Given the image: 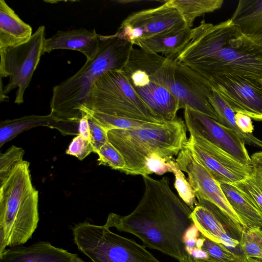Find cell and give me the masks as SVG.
Instances as JSON below:
<instances>
[{
	"mask_svg": "<svg viewBox=\"0 0 262 262\" xmlns=\"http://www.w3.org/2000/svg\"><path fill=\"white\" fill-rule=\"evenodd\" d=\"M142 177L145 189L136 208L125 216L110 213L105 225L132 233L144 247L186 262L190 255L184 237L194 224L191 209L172 191L167 177L160 180L149 175Z\"/></svg>",
	"mask_w": 262,
	"mask_h": 262,
	"instance_id": "obj_1",
	"label": "cell"
},
{
	"mask_svg": "<svg viewBox=\"0 0 262 262\" xmlns=\"http://www.w3.org/2000/svg\"><path fill=\"white\" fill-rule=\"evenodd\" d=\"M174 58L208 81L229 75L262 78V47L245 37L230 19L215 25L203 20Z\"/></svg>",
	"mask_w": 262,
	"mask_h": 262,
	"instance_id": "obj_2",
	"label": "cell"
},
{
	"mask_svg": "<svg viewBox=\"0 0 262 262\" xmlns=\"http://www.w3.org/2000/svg\"><path fill=\"white\" fill-rule=\"evenodd\" d=\"M133 46L115 34L101 35L95 58L53 88L50 113L57 120L60 132L67 135L78 133V123L83 116L80 110L86 103L94 84L106 72L122 70Z\"/></svg>",
	"mask_w": 262,
	"mask_h": 262,
	"instance_id": "obj_3",
	"label": "cell"
},
{
	"mask_svg": "<svg viewBox=\"0 0 262 262\" xmlns=\"http://www.w3.org/2000/svg\"><path fill=\"white\" fill-rule=\"evenodd\" d=\"M29 165L23 160L0 177V254L26 243L37 227L38 191Z\"/></svg>",
	"mask_w": 262,
	"mask_h": 262,
	"instance_id": "obj_4",
	"label": "cell"
},
{
	"mask_svg": "<svg viewBox=\"0 0 262 262\" xmlns=\"http://www.w3.org/2000/svg\"><path fill=\"white\" fill-rule=\"evenodd\" d=\"M125 67L145 72L175 97L179 109L189 107L218 121L208 100L212 91L209 81L176 59L133 47Z\"/></svg>",
	"mask_w": 262,
	"mask_h": 262,
	"instance_id": "obj_5",
	"label": "cell"
},
{
	"mask_svg": "<svg viewBox=\"0 0 262 262\" xmlns=\"http://www.w3.org/2000/svg\"><path fill=\"white\" fill-rule=\"evenodd\" d=\"M185 123L181 118L155 123L144 127L108 132V141L123 156L126 174L146 176L145 161L151 155L173 158L185 147L188 138Z\"/></svg>",
	"mask_w": 262,
	"mask_h": 262,
	"instance_id": "obj_6",
	"label": "cell"
},
{
	"mask_svg": "<svg viewBox=\"0 0 262 262\" xmlns=\"http://www.w3.org/2000/svg\"><path fill=\"white\" fill-rule=\"evenodd\" d=\"M83 108L118 117L165 122L142 100L122 70L110 71L100 77L80 111Z\"/></svg>",
	"mask_w": 262,
	"mask_h": 262,
	"instance_id": "obj_7",
	"label": "cell"
},
{
	"mask_svg": "<svg viewBox=\"0 0 262 262\" xmlns=\"http://www.w3.org/2000/svg\"><path fill=\"white\" fill-rule=\"evenodd\" d=\"M78 249L93 262H161L135 241L104 225L84 222L72 229Z\"/></svg>",
	"mask_w": 262,
	"mask_h": 262,
	"instance_id": "obj_8",
	"label": "cell"
},
{
	"mask_svg": "<svg viewBox=\"0 0 262 262\" xmlns=\"http://www.w3.org/2000/svg\"><path fill=\"white\" fill-rule=\"evenodd\" d=\"M45 26H39L27 42L0 49L1 102L17 89L14 102H24V96L43 55L46 39Z\"/></svg>",
	"mask_w": 262,
	"mask_h": 262,
	"instance_id": "obj_9",
	"label": "cell"
},
{
	"mask_svg": "<svg viewBox=\"0 0 262 262\" xmlns=\"http://www.w3.org/2000/svg\"><path fill=\"white\" fill-rule=\"evenodd\" d=\"M186 29L182 15L169 0L156 8L130 14L115 34L133 45L137 40L171 35Z\"/></svg>",
	"mask_w": 262,
	"mask_h": 262,
	"instance_id": "obj_10",
	"label": "cell"
},
{
	"mask_svg": "<svg viewBox=\"0 0 262 262\" xmlns=\"http://www.w3.org/2000/svg\"><path fill=\"white\" fill-rule=\"evenodd\" d=\"M219 183L234 184L251 176L253 165H246L202 137L190 133L185 146Z\"/></svg>",
	"mask_w": 262,
	"mask_h": 262,
	"instance_id": "obj_11",
	"label": "cell"
},
{
	"mask_svg": "<svg viewBox=\"0 0 262 262\" xmlns=\"http://www.w3.org/2000/svg\"><path fill=\"white\" fill-rule=\"evenodd\" d=\"M234 112L262 121V84L259 80L235 75L216 76L209 81Z\"/></svg>",
	"mask_w": 262,
	"mask_h": 262,
	"instance_id": "obj_12",
	"label": "cell"
},
{
	"mask_svg": "<svg viewBox=\"0 0 262 262\" xmlns=\"http://www.w3.org/2000/svg\"><path fill=\"white\" fill-rule=\"evenodd\" d=\"M185 123L194 133L224 150L246 165H253L244 141L216 120L189 107L184 109Z\"/></svg>",
	"mask_w": 262,
	"mask_h": 262,
	"instance_id": "obj_13",
	"label": "cell"
},
{
	"mask_svg": "<svg viewBox=\"0 0 262 262\" xmlns=\"http://www.w3.org/2000/svg\"><path fill=\"white\" fill-rule=\"evenodd\" d=\"M175 160L181 170L187 174V180L198 199L205 200L213 203L241 224L220 183L211 176L187 148L184 147Z\"/></svg>",
	"mask_w": 262,
	"mask_h": 262,
	"instance_id": "obj_14",
	"label": "cell"
},
{
	"mask_svg": "<svg viewBox=\"0 0 262 262\" xmlns=\"http://www.w3.org/2000/svg\"><path fill=\"white\" fill-rule=\"evenodd\" d=\"M125 74L140 98L160 118L167 122L177 117L178 102L166 89L150 80L142 70L132 69Z\"/></svg>",
	"mask_w": 262,
	"mask_h": 262,
	"instance_id": "obj_15",
	"label": "cell"
},
{
	"mask_svg": "<svg viewBox=\"0 0 262 262\" xmlns=\"http://www.w3.org/2000/svg\"><path fill=\"white\" fill-rule=\"evenodd\" d=\"M101 36L95 29L58 31L51 37L46 38L43 54L57 49L72 50L83 54L86 61L92 60L98 51Z\"/></svg>",
	"mask_w": 262,
	"mask_h": 262,
	"instance_id": "obj_16",
	"label": "cell"
},
{
	"mask_svg": "<svg viewBox=\"0 0 262 262\" xmlns=\"http://www.w3.org/2000/svg\"><path fill=\"white\" fill-rule=\"evenodd\" d=\"M0 262H84L76 254L39 242L29 246H17L0 254Z\"/></svg>",
	"mask_w": 262,
	"mask_h": 262,
	"instance_id": "obj_17",
	"label": "cell"
},
{
	"mask_svg": "<svg viewBox=\"0 0 262 262\" xmlns=\"http://www.w3.org/2000/svg\"><path fill=\"white\" fill-rule=\"evenodd\" d=\"M242 34L262 47V0H240L230 18Z\"/></svg>",
	"mask_w": 262,
	"mask_h": 262,
	"instance_id": "obj_18",
	"label": "cell"
},
{
	"mask_svg": "<svg viewBox=\"0 0 262 262\" xmlns=\"http://www.w3.org/2000/svg\"><path fill=\"white\" fill-rule=\"evenodd\" d=\"M32 28L25 23L4 0L0 1V49L27 42Z\"/></svg>",
	"mask_w": 262,
	"mask_h": 262,
	"instance_id": "obj_19",
	"label": "cell"
},
{
	"mask_svg": "<svg viewBox=\"0 0 262 262\" xmlns=\"http://www.w3.org/2000/svg\"><path fill=\"white\" fill-rule=\"evenodd\" d=\"M190 216L194 224L205 237L223 244L231 250L240 248L239 242L228 233L217 217L205 207L198 205L192 211Z\"/></svg>",
	"mask_w": 262,
	"mask_h": 262,
	"instance_id": "obj_20",
	"label": "cell"
},
{
	"mask_svg": "<svg viewBox=\"0 0 262 262\" xmlns=\"http://www.w3.org/2000/svg\"><path fill=\"white\" fill-rule=\"evenodd\" d=\"M192 33L193 29L187 28L171 35L137 40L133 45L149 53L176 58L189 43Z\"/></svg>",
	"mask_w": 262,
	"mask_h": 262,
	"instance_id": "obj_21",
	"label": "cell"
},
{
	"mask_svg": "<svg viewBox=\"0 0 262 262\" xmlns=\"http://www.w3.org/2000/svg\"><path fill=\"white\" fill-rule=\"evenodd\" d=\"M220 185L243 228L262 229V215L238 189L232 184L220 183Z\"/></svg>",
	"mask_w": 262,
	"mask_h": 262,
	"instance_id": "obj_22",
	"label": "cell"
},
{
	"mask_svg": "<svg viewBox=\"0 0 262 262\" xmlns=\"http://www.w3.org/2000/svg\"><path fill=\"white\" fill-rule=\"evenodd\" d=\"M57 121L51 113L43 116H25L3 121L0 124V147L24 131L39 126L53 128Z\"/></svg>",
	"mask_w": 262,
	"mask_h": 262,
	"instance_id": "obj_23",
	"label": "cell"
},
{
	"mask_svg": "<svg viewBox=\"0 0 262 262\" xmlns=\"http://www.w3.org/2000/svg\"><path fill=\"white\" fill-rule=\"evenodd\" d=\"M208 100L216 114L219 123L232 130L245 144L262 148V140L252 134L242 132L238 128L235 122V113L216 91L212 90Z\"/></svg>",
	"mask_w": 262,
	"mask_h": 262,
	"instance_id": "obj_24",
	"label": "cell"
},
{
	"mask_svg": "<svg viewBox=\"0 0 262 262\" xmlns=\"http://www.w3.org/2000/svg\"><path fill=\"white\" fill-rule=\"evenodd\" d=\"M169 1L181 14L188 29H191L197 17L220 9L224 3L223 0Z\"/></svg>",
	"mask_w": 262,
	"mask_h": 262,
	"instance_id": "obj_25",
	"label": "cell"
},
{
	"mask_svg": "<svg viewBox=\"0 0 262 262\" xmlns=\"http://www.w3.org/2000/svg\"><path fill=\"white\" fill-rule=\"evenodd\" d=\"M81 111L82 114H88L108 132L114 129H128L147 127L155 123L93 112L85 108Z\"/></svg>",
	"mask_w": 262,
	"mask_h": 262,
	"instance_id": "obj_26",
	"label": "cell"
},
{
	"mask_svg": "<svg viewBox=\"0 0 262 262\" xmlns=\"http://www.w3.org/2000/svg\"><path fill=\"white\" fill-rule=\"evenodd\" d=\"M233 185L262 215V173L254 169L251 176Z\"/></svg>",
	"mask_w": 262,
	"mask_h": 262,
	"instance_id": "obj_27",
	"label": "cell"
},
{
	"mask_svg": "<svg viewBox=\"0 0 262 262\" xmlns=\"http://www.w3.org/2000/svg\"><path fill=\"white\" fill-rule=\"evenodd\" d=\"M239 247L245 257L262 259V229L243 228Z\"/></svg>",
	"mask_w": 262,
	"mask_h": 262,
	"instance_id": "obj_28",
	"label": "cell"
},
{
	"mask_svg": "<svg viewBox=\"0 0 262 262\" xmlns=\"http://www.w3.org/2000/svg\"><path fill=\"white\" fill-rule=\"evenodd\" d=\"M169 163L171 172L174 175V186L178 195L192 211L198 205L195 192L184 173L180 168L176 160L174 158L170 159Z\"/></svg>",
	"mask_w": 262,
	"mask_h": 262,
	"instance_id": "obj_29",
	"label": "cell"
},
{
	"mask_svg": "<svg viewBox=\"0 0 262 262\" xmlns=\"http://www.w3.org/2000/svg\"><path fill=\"white\" fill-rule=\"evenodd\" d=\"M201 235L203 244L200 249L208 254L209 258L217 262L245 261L246 257L243 255L234 252L223 244L213 242Z\"/></svg>",
	"mask_w": 262,
	"mask_h": 262,
	"instance_id": "obj_30",
	"label": "cell"
},
{
	"mask_svg": "<svg viewBox=\"0 0 262 262\" xmlns=\"http://www.w3.org/2000/svg\"><path fill=\"white\" fill-rule=\"evenodd\" d=\"M98 165L107 166L123 172L126 164L123 156L109 141L103 145L97 152Z\"/></svg>",
	"mask_w": 262,
	"mask_h": 262,
	"instance_id": "obj_31",
	"label": "cell"
},
{
	"mask_svg": "<svg viewBox=\"0 0 262 262\" xmlns=\"http://www.w3.org/2000/svg\"><path fill=\"white\" fill-rule=\"evenodd\" d=\"M25 154L21 147L12 145L0 155V177L5 176L15 165L23 160Z\"/></svg>",
	"mask_w": 262,
	"mask_h": 262,
	"instance_id": "obj_32",
	"label": "cell"
},
{
	"mask_svg": "<svg viewBox=\"0 0 262 262\" xmlns=\"http://www.w3.org/2000/svg\"><path fill=\"white\" fill-rule=\"evenodd\" d=\"M92 152H94V148L90 141L78 135L72 140L66 154L82 160Z\"/></svg>",
	"mask_w": 262,
	"mask_h": 262,
	"instance_id": "obj_33",
	"label": "cell"
},
{
	"mask_svg": "<svg viewBox=\"0 0 262 262\" xmlns=\"http://www.w3.org/2000/svg\"><path fill=\"white\" fill-rule=\"evenodd\" d=\"M89 124L90 142L94 148V152L97 154L100 148L108 141V131L95 122L89 115Z\"/></svg>",
	"mask_w": 262,
	"mask_h": 262,
	"instance_id": "obj_34",
	"label": "cell"
},
{
	"mask_svg": "<svg viewBox=\"0 0 262 262\" xmlns=\"http://www.w3.org/2000/svg\"><path fill=\"white\" fill-rule=\"evenodd\" d=\"M170 159L162 158L157 154L149 156L145 164L146 175L154 173L161 176L168 172H171L169 163Z\"/></svg>",
	"mask_w": 262,
	"mask_h": 262,
	"instance_id": "obj_35",
	"label": "cell"
},
{
	"mask_svg": "<svg viewBox=\"0 0 262 262\" xmlns=\"http://www.w3.org/2000/svg\"><path fill=\"white\" fill-rule=\"evenodd\" d=\"M235 119L238 128L242 132L246 134H252L254 130V126L252 124L251 118L246 114L241 113H236Z\"/></svg>",
	"mask_w": 262,
	"mask_h": 262,
	"instance_id": "obj_36",
	"label": "cell"
},
{
	"mask_svg": "<svg viewBox=\"0 0 262 262\" xmlns=\"http://www.w3.org/2000/svg\"><path fill=\"white\" fill-rule=\"evenodd\" d=\"M78 135L90 141V130L89 124V115L85 114L78 123Z\"/></svg>",
	"mask_w": 262,
	"mask_h": 262,
	"instance_id": "obj_37",
	"label": "cell"
},
{
	"mask_svg": "<svg viewBox=\"0 0 262 262\" xmlns=\"http://www.w3.org/2000/svg\"><path fill=\"white\" fill-rule=\"evenodd\" d=\"M251 159L254 169L262 173V151L253 154Z\"/></svg>",
	"mask_w": 262,
	"mask_h": 262,
	"instance_id": "obj_38",
	"label": "cell"
},
{
	"mask_svg": "<svg viewBox=\"0 0 262 262\" xmlns=\"http://www.w3.org/2000/svg\"><path fill=\"white\" fill-rule=\"evenodd\" d=\"M186 262H217V261L211 258L207 259H198L191 256L190 255L187 261Z\"/></svg>",
	"mask_w": 262,
	"mask_h": 262,
	"instance_id": "obj_39",
	"label": "cell"
},
{
	"mask_svg": "<svg viewBox=\"0 0 262 262\" xmlns=\"http://www.w3.org/2000/svg\"><path fill=\"white\" fill-rule=\"evenodd\" d=\"M246 262H262V259L246 257Z\"/></svg>",
	"mask_w": 262,
	"mask_h": 262,
	"instance_id": "obj_40",
	"label": "cell"
},
{
	"mask_svg": "<svg viewBox=\"0 0 262 262\" xmlns=\"http://www.w3.org/2000/svg\"><path fill=\"white\" fill-rule=\"evenodd\" d=\"M259 81L261 83V84H262V78L259 80Z\"/></svg>",
	"mask_w": 262,
	"mask_h": 262,
	"instance_id": "obj_41",
	"label": "cell"
}]
</instances>
